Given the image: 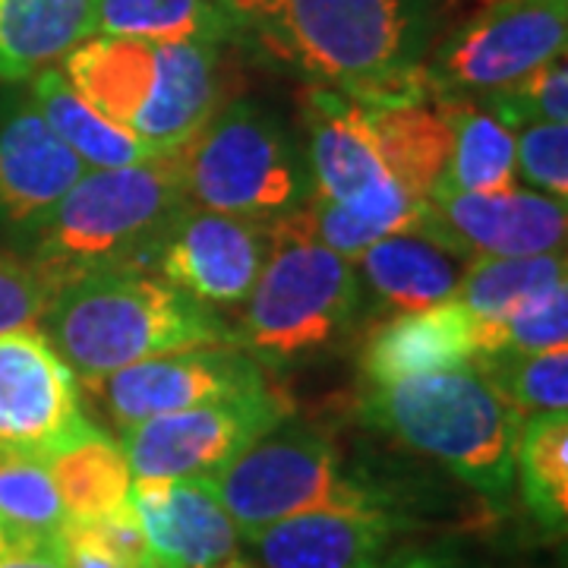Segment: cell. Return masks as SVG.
Segmentation results:
<instances>
[{"label": "cell", "instance_id": "6da1fadb", "mask_svg": "<svg viewBox=\"0 0 568 568\" xmlns=\"http://www.w3.org/2000/svg\"><path fill=\"white\" fill-rule=\"evenodd\" d=\"M234 41L310 85L361 104L417 102L426 82L420 0H222Z\"/></svg>", "mask_w": 568, "mask_h": 568}, {"label": "cell", "instance_id": "7a4b0ae2", "mask_svg": "<svg viewBox=\"0 0 568 568\" xmlns=\"http://www.w3.org/2000/svg\"><path fill=\"white\" fill-rule=\"evenodd\" d=\"M48 342L82 379L123 366L234 345V328L142 268H102L67 282L41 316Z\"/></svg>", "mask_w": 568, "mask_h": 568}, {"label": "cell", "instance_id": "3957f363", "mask_svg": "<svg viewBox=\"0 0 568 568\" xmlns=\"http://www.w3.org/2000/svg\"><path fill=\"white\" fill-rule=\"evenodd\" d=\"M58 70L89 108L159 155L181 149L224 104L222 44L89 36Z\"/></svg>", "mask_w": 568, "mask_h": 568}, {"label": "cell", "instance_id": "277c9868", "mask_svg": "<svg viewBox=\"0 0 568 568\" xmlns=\"http://www.w3.org/2000/svg\"><path fill=\"white\" fill-rule=\"evenodd\" d=\"M364 417L487 499L499 503L511 493L525 417L474 361L398 383H369Z\"/></svg>", "mask_w": 568, "mask_h": 568}, {"label": "cell", "instance_id": "5b68a950", "mask_svg": "<svg viewBox=\"0 0 568 568\" xmlns=\"http://www.w3.org/2000/svg\"><path fill=\"white\" fill-rule=\"evenodd\" d=\"M186 205L171 152L126 168H92L41 215L36 260L61 291L102 272L140 268Z\"/></svg>", "mask_w": 568, "mask_h": 568}, {"label": "cell", "instance_id": "8992f818", "mask_svg": "<svg viewBox=\"0 0 568 568\" xmlns=\"http://www.w3.org/2000/svg\"><path fill=\"white\" fill-rule=\"evenodd\" d=\"M361 275L313 234L306 209L272 222L263 272L246 294L234 347L265 361H294L328 347L351 323Z\"/></svg>", "mask_w": 568, "mask_h": 568}, {"label": "cell", "instance_id": "52a82bcc", "mask_svg": "<svg viewBox=\"0 0 568 568\" xmlns=\"http://www.w3.org/2000/svg\"><path fill=\"white\" fill-rule=\"evenodd\" d=\"M171 159L190 205L256 222H275L304 205L306 174L297 149L256 104H222Z\"/></svg>", "mask_w": 568, "mask_h": 568}, {"label": "cell", "instance_id": "ba28073f", "mask_svg": "<svg viewBox=\"0 0 568 568\" xmlns=\"http://www.w3.org/2000/svg\"><path fill=\"white\" fill-rule=\"evenodd\" d=\"M209 484L241 534L373 493L347 477L342 455L328 436L284 420L212 474Z\"/></svg>", "mask_w": 568, "mask_h": 568}, {"label": "cell", "instance_id": "9c48e42d", "mask_svg": "<svg viewBox=\"0 0 568 568\" xmlns=\"http://www.w3.org/2000/svg\"><path fill=\"white\" fill-rule=\"evenodd\" d=\"M568 0H493L424 61L436 95L484 99L566 54Z\"/></svg>", "mask_w": 568, "mask_h": 568}, {"label": "cell", "instance_id": "30bf717a", "mask_svg": "<svg viewBox=\"0 0 568 568\" xmlns=\"http://www.w3.org/2000/svg\"><path fill=\"white\" fill-rule=\"evenodd\" d=\"M282 420H287V402L265 388L123 426L121 452L133 480L212 477Z\"/></svg>", "mask_w": 568, "mask_h": 568}, {"label": "cell", "instance_id": "8fae6325", "mask_svg": "<svg viewBox=\"0 0 568 568\" xmlns=\"http://www.w3.org/2000/svg\"><path fill=\"white\" fill-rule=\"evenodd\" d=\"M92 429L77 376L48 335L36 325L0 332V455L48 462Z\"/></svg>", "mask_w": 568, "mask_h": 568}, {"label": "cell", "instance_id": "7c38bea8", "mask_svg": "<svg viewBox=\"0 0 568 568\" xmlns=\"http://www.w3.org/2000/svg\"><path fill=\"white\" fill-rule=\"evenodd\" d=\"M108 407L114 424L133 426L159 414H174L224 398L265 392L263 369L241 347H200L140 361L104 376L82 379Z\"/></svg>", "mask_w": 568, "mask_h": 568}, {"label": "cell", "instance_id": "4fadbf2b", "mask_svg": "<svg viewBox=\"0 0 568 568\" xmlns=\"http://www.w3.org/2000/svg\"><path fill=\"white\" fill-rule=\"evenodd\" d=\"M272 246V222L183 205L155 250L159 275L203 306L244 304Z\"/></svg>", "mask_w": 568, "mask_h": 568}, {"label": "cell", "instance_id": "5bb4252c", "mask_svg": "<svg viewBox=\"0 0 568 568\" xmlns=\"http://www.w3.org/2000/svg\"><path fill=\"white\" fill-rule=\"evenodd\" d=\"M405 528V518L379 493H369L244 534L241 549L253 568H361Z\"/></svg>", "mask_w": 568, "mask_h": 568}, {"label": "cell", "instance_id": "9a60e30c", "mask_svg": "<svg viewBox=\"0 0 568 568\" xmlns=\"http://www.w3.org/2000/svg\"><path fill=\"white\" fill-rule=\"evenodd\" d=\"M424 222L446 234L470 260L537 256L566 250L568 205L521 186L503 193L436 190L424 205Z\"/></svg>", "mask_w": 568, "mask_h": 568}, {"label": "cell", "instance_id": "2e32d148", "mask_svg": "<svg viewBox=\"0 0 568 568\" xmlns=\"http://www.w3.org/2000/svg\"><path fill=\"white\" fill-rule=\"evenodd\" d=\"M130 508L152 562L162 568H212L244 552V534L209 477L133 480Z\"/></svg>", "mask_w": 568, "mask_h": 568}, {"label": "cell", "instance_id": "e0dca14e", "mask_svg": "<svg viewBox=\"0 0 568 568\" xmlns=\"http://www.w3.org/2000/svg\"><path fill=\"white\" fill-rule=\"evenodd\" d=\"M306 123V159L313 200L347 203L364 196L366 190L392 181L373 126L366 121V108L338 89L306 85L301 99Z\"/></svg>", "mask_w": 568, "mask_h": 568}, {"label": "cell", "instance_id": "ac0fdd59", "mask_svg": "<svg viewBox=\"0 0 568 568\" xmlns=\"http://www.w3.org/2000/svg\"><path fill=\"white\" fill-rule=\"evenodd\" d=\"M89 168L41 121L36 104H20L0 121V219L36 224L67 196Z\"/></svg>", "mask_w": 568, "mask_h": 568}, {"label": "cell", "instance_id": "d6986e66", "mask_svg": "<svg viewBox=\"0 0 568 568\" xmlns=\"http://www.w3.org/2000/svg\"><path fill=\"white\" fill-rule=\"evenodd\" d=\"M474 263L465 250L439 234L429 222H420L407 231H395L354 260L357 275L373 287L376 297L405 310H426L446 304L455 297L465 278L467 265Z\"/></svg>", "mask_w": 568, "mask_h": 568}, {"label": "cell", "instance_id": "ffe728a7", "mask_svg": "<svg viewBox=\"0 0 568 568\" xmlns=\"http://www.w3.org/2000/svg\"><path fill=\"white\" fill-rule=\"evenodd\" d=\"M477 357L474 316L455 301L405 310L383 323L364 347L366 383H398L407 376L452 369Z\"/></svg>", "mask_w": 568, "mask_h": 568}, {"label": "cell", "instance_id": "44dd1931", "mask_svg": "<svg viewBox=\"0 0 568 568\" xmlns=\"http://www.w3.org/2000/svg\"><path fill=\"white\" fill-rule=\"evenodd\" d=\"M92 36V0H0V85L51 70Z\"/></svg>", "mask_w": 568, "mask_h": 568}, {"label": "cell", "instance_id": "7402d4cb", "mask_svg": "<svg viewBox=\"0 0 568 568\" xmlns=\"http://www.w3.org/2000/svg\"><path fill=\"white\" fill-rule=\"evenodd\" d=\"M436 99V95H429ZM429 99L395 104H364L366 121L379 145L392 181L405 186L414 200L426 203L443 181L452 152L446 114Z\"/></svg>", "mask_w": 568, "mask_h": 568}, {"label": "cell", "instance_id": "603a6c76", "mask_svg": "<svg viewBox=\"0 0 568 568\" xmlns=\"http://www.w3.org/2000/svg\"><path fill=\"white\" fill-rule=\"evenodd\" d=\"M452 133L446 174L436 190L448 193H503L518 186L515 130L477 99L436 95Z\"/></svg>", "mask_w": 568, "mask_h": 568}, {"label": "cell", "instance_id": "cb8c5ba5", "mask_svg": "<svg viewBox=\"0 0 568 568\" xmlns=\"http://www.w3.org/2000/svg\"><path fill=\"white\" fill-rule=\"evenodd\" d=\"M32 104L41 121L80 155L85 168H126L159 155L130 130L111 123L95 108L82 102L58 67L32 77Z\"/></svg>", "mask_w": 568, "mask_h": 568}, {"label": "cell", "instance_id": "d4e9b609", "mask_svg": "<svg viewBox=\"0 0 568 568\" xmlns=\"http://www.w3.org/2000/svg\"><path fill=\"white\" fill-rule=\"evenodd\" d=\"M48 467L61 489L67 521H99L130 503L133 470L123 458L121 443L104 436L99 426L54 452Z\"/></svg>", "mask_w": 568, "mask_h": 568}, {"label": "cell", "instance_id": "484cf974", "mask_svg": "<svg viewBox=\"0 0 568 568\" xmlns=\"http://www.w3.org/2000/svg\"><path fill=\"white\" fill-rule=\"evenodd\" d=\"M92 36L152 41H234L222 0H92Z\"/></svg>", "mask_w": 568, "mask_h": 568}, {"label": "cell", "instance_id": "4316f807", "mask_svg": "<svg viewBox=\"0 0 568 568\" xmlns=\"http://www.w3.org/2000/svg\"><path fill=\"white\" fill-rule=\"evenodd\" d=\"M424 205L426 203L414 200L398 181H386L366 190L357 200H347V203L310 200L304 209L313 234L328 250H335L338 256L354 263L366 246H373L395 231L414 227L420 222Z\"/></svg>", "mask_w": 568, "mask_h": 568}, {"label": "cell", "instance_id": "83f0119b", "mask_svg": "<svg viewBox=\"0 0 568 568\" xmlns=\"http://www.w3.org/2000/svg\"><path fill=\"white\" fill-rule=\"evenodd\" d=\"M566 250L537 256H487L467 265L452 301L477 323H496L530 297L566 284Z\"/></svg>", "mask_w": 568, "mask_h": 568}, {"label": "cell", "instance_id": "f1b7e54d", "mask_svg": "<svg viewBox=\"0 0 568 568\" xmlns=\"http://www.w3.org/2000/svg\"><path fill=\"white\" fill-rule=\"evenodd\" d=\"M515 477L530 515L552 534L566 530L568 518V414L525 417L515 446Z\"/></svg>", "mask_w": 568, "mask_h": 568}, {"label": "cell", "instance_id": "f546056e", "mask_svg": "<svg viewBox=\"0 0 568 568\" xmlns=\"http://www.w3.org/2000/svg\"><path fill=\"white\" fill-rule=\"evenodd\" d=\"M0 525L10 544L61 540L67 508L44 458L0 455Z\"/></svg>", "mask_w": 568, "mask_h": 568}, {"label": "cell", "instance_id": "4dcf8cb0", "mask_svg": "<svg viewBox=\"0 0 568 568\" xmlns=\"http://www.w3.org/2000/svg\"><path fill=\"white\" fill-rule=\"evenodd\" d=\"M474 364L487 373L521 417L568 407V345L540 354H484L474 357Z\"/></svg>", "mask_w": 568, "mask_h": 568}, {"label": "cell", "instance_id": "1f68e13d", "mask_svg": "<svg viewBox=\"0 0 568 568\" xmlns=\"http://www.w3.org/2000/svg\"><path fill=\"white\" fill-rule=\"evenodd\" d=\"M477 357L484 354H540L568 345V284L515 306L496 323H477Z\"/></svg>", "mask_w": 568, "mask_h": 568}, {"label": "cell", "instance_id": "d6a6232c", "mask_svg": "<svg viewBox=\"0 0 568 568\" xmlns=\"http://www.w3.org/2000/svg\"><path fill=\"white\" fill-rule=\"evenodd\" d=\"M499 121L521 130L528 123H568V67L566 54L544 63L515 89L477 99Z\"/></svg>", "mask_w": 568, "mask_h": 568}, {"label": "cell", "instance_id": "836d02e7", "mask_svg": "<svg viewBox=\"0 0 568 568\" xmlns=\"http://www.w3.org/2000/svg\"><path fill=\"white\" fill-rule=\"evenodd\" d=\"M515 171L537 193L556 200L568 196V126L528 123L515 130Z\"/></svg>", "mask_w": 568, "mask_h": 568}, {"label": "cell", "instance_id": "e575fe53", "mask_svg": "<svg viewBox=\"0 0 568 568\" xmlns=\"http://www.w3.org/2000/svg\"><path fill=\"white\" fill-rule=\"evenodd\" d=\"M58 284L39 263L0 253V332L36 325L48 313Z\"/></svg>", "mask_w": 568, "mask_h": 568}, {"label": "cell", "instance_id": "d590c367", "mask_svg": "<svg viewBox=\"0 0 568 568\" xmlns=\"http://www.w3.org/2000/svg\"><path fill=\"white\" fill-rule=\"evenodd\" d=\"M361 568H465V562L446 549H386L383 556L369 559Z\"/></svg>", "mask_w": 568, "mask_h": 568}, {"label": "cell", "instance_id": "8d00e7d4", "mask_svg": "<svg viewBox=\"0 0 568 568\" xmlns=\"http://www.w3.org/2000/svg\"><path fill=\"white\" fill-rule=\"evenodd\" d=\"M0 568H67L61 540L10 544V547L0 552Z\"/></svg>", "mask_w": 568, "mask_h": 568}, {"label": "cell", "instance_id": "74e56055", "mask_svg": "<svg viewBox=\"0 0 568 568\" xmlns=\"http://www.w3.org/2000/svg\"><path fill=\"white\" fill-rule=\"evenodd\" d=\"M212 568H253L246 562L244 556H237V559H231V562H222V566H212Z\"/></svg>", "mask_w": 568, "mask_h": 568}, {"label": "cell", "instance_id": "f35d334b", "mask_svg": "<svg viewBox=\"0 0 568 568\" xmlns=\"http://www.w3.org/2000/svg\"><path fill=\"white\" fill-rule=\"evenodd\" d=\"M7 547H10V537H7V530H3V525H0V552H3Z\"/></svg>", "mask_w": 568, "mask_h": 568}, {"label": "cell", "instance_id": "ab89813d", "mask_svg": "<svg viewBox=\"0 0 568 568\" xmlns=\"http://www.w3.org/2000/svg\"><path fill=\"white\" fill-rule=\"evenodd\" d=\"M133 568H162V566H159V562H152V559H149V562H140V566H133Z\"/></svg>", "mask_w": 568, "mask_h": 568}]
</instances>
